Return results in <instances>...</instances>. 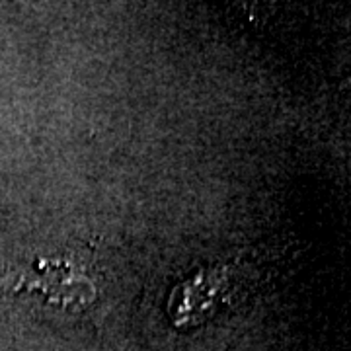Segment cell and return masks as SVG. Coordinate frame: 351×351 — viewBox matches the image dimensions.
I'll list each match as a JSON object with an SVG mask.
<instances>
[{
	"instance_id": "6da1fadb",
	"label": "cell",
	"mask_w": 351,
	"mask_h": 351,
	"mask_svg": "<svg viewBox=\"0 0 351 351\" xmlns=\"http://www.w3.org/2000/svg\"><path fill=\"white\" fill-rule=\"evenodd\" d=\"M0 291L14 295H41L49 302L71 311H82L96 301V287L92 279L63 260H39L18 271H10L0 279Z\"/></svg>"
}]
</instances>
